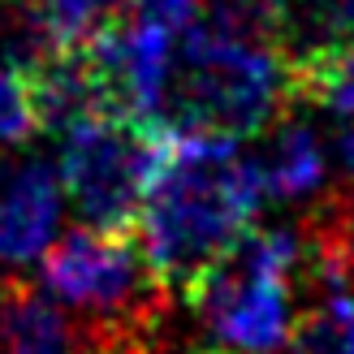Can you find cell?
<instances>
[{
	"label": "cell",
	"mask_w": 354,
	"mask_h": 354,
	"mask_svg": "<svg viewBox=\"0 0 354 354\" xmlns=\"http://www.w3.org/2000/svg\"><path fill=\"white\" fill-rule=\"evenodd\" d=\"M268 199L255 156L238 143L169 126L165 165L138 216V246L160 290L186 294L246 229Z\"/></svg>",
	"instance_id": "1"
},
{
	"label": "cell",
	"mask_w": 354,
	"mask_h": 354,
	"mask_svg": "<svg viewBox=\"0 0 354 354\" xmlns=\"http://www.w3.org/2000/svg\"><path fill=\"white\" fill-rule=\"evenodd\" d=\"M286 100V61L268 44L225 39L194 22L173 52L160 121L173 130L246 143L272 130Z\"/></svg>",
	"instance_id": "2"
},
{
	"label": "cell",
	"mask_w": 354,
	"mask_h": 354,
	"mask_svg": "<svg viewBox=\"0 0 354 354\" xmlns=\"http://www.w3.org/2000/svg\"><path fill=\"white\" fill-rule=\"evenodd\" d=\"M303 242L286 229H246L182 294L229 354H277L294 337V272Z\"/></svg>",
	"instance_id": "3"
},
{
	"label": "cell",
	"mask_w": 354,
	"mask_h": 354,
	"mask_svg": "<svg viewBox=\"0 0 354 354\" xmlns=\"http://www.w3.org/2000/svg\"><path fill=\"white\" fill-rule=\"evenodd\" d=\"M39 290L86 315V328L109 350H147V328L165 307L138 234L82 225L39 255Z\"/></svg>",
	"instance_id": "4"
},
{
	"label": "cell",
	"mask_w": 354,
	"mask_h": 354,
	"mask_svg": "<svg viewBox=\"0 0 354 354\" xmlns=\"http://www.w3.org/2000/svg\"><path fill=\"white\" fill-rule=\"evenodd\" d=\"M169 121L160 117H91L61 134V190L82 225L138 234L147 190L165 165Z\"/></svg>",
	"instance_id": "5"
},
{
	"label": "cell",
	"mask_w": 354,
	"mask_h": 354,
	"mask_svg": "<svg viewBox=\"0 0 354 354\" xmlns=\"http://www.w3.org/2000/svg\"><path fill=\"white\" fill-rule=\"evenodd\" d=\"M61 177L48 160H0V263H30L57 242Z\"/></svg>",
	"instance_id": "6"
},
{
	"label": "cell",
	"mask_w": 354,
	"mask_h": 354,
	"mask_svg": "<svg viewBox=\"0 0 354 354\" xmlns=\"http://www.w3.org/2000/svg\"><path fill=\"white\" fill-rule=\"evenodd\" d=\"M286 100L337 121L354 117V35L286 61Z\"/></svg>",
	"instance_id": "7"
},
{
	"label": "cell",
	"mask_w": 354,
	"mask_h": 354,
	"mask_svg": "<svg viewBox=\"0 0 354 354\" xmlns=\"http://www.w3.org/2000/svg\"><path fill=\"white\" fill-rule=\"evenodd\" d=\"M263 190L277 199H303L324 182V147L303 121H286L268 134L263 151L255 156Z\"/></svg>",
	"instance_id": "8"
},
{
	"label": "cell",
	"mask_w": 354,
	"mask_h": 354,
	"mask_svg": "<svg viewBox=\"0 0 354 354\" xmlns=\"http://www.w3.org/2000/svg\"><path fill=\"white\" fill-rule=\"evenodd\" d=\"M272 5V48L281 61L342 44L354 35V0H268Z\"/></svg>",
	"instance_id": "9"
},
{
	"label": "cell",
	"mask_w": 354,
	"mask_h": 354,
	"mask_svg": "<svg viewBox=\"0 0 354 354\" xmlns=\"http://www.w3.org/2000/svg\"><path fill=\"white\" fill-rule=\"evenodd\" d=\"M30 5L57 52L82 48L100 26H109L121 13V0H30Z\"/></svg>",
	"instance_id": "10"
},
{
	"label": "cell",
	"mask_w": 354,
	"mask_h": 354,
	"mask_svg": "<svg viewBox=\"0 0 354 354\" xmlns=\"http://www.w3.org/2000/svg\"><path fill=\"white\" fill-rule=\"evenodd\" d=\"M39 134L30 74L9 61H0V147H22Z\"/></svg>",
	"instance_id": "11"
},
{
	"label": "cell",
	"mask_w": 354,
	"mask_h": 354,
	"mask_svg": "<svg viewBox=\"0 0 354 354\" xmlns=\"http://www.w3.org/2000/svg\"><path fill=\"white\" fill-rule=\"evenodd\" d=\"M333 147H337V160H342L346 177H354V117L337 126V143H333Z\"/></svg>",
	"instance_id": "12"
},
{
	"label": "cell",
	"mask_w": 354,
	"mask_h": 354,
	"mask_svg": "<svg viewBox=\"0 0 354 354\" xmlns=\"http://www.w3.org/2000/svg\"><path fill=\"white\" fill-rule=\"evenodd\" d=\"M324 354H354V328H350V333H342V337L333 342V346H328Z\"/></svg>",
	"instance_id": "13"
},
{
	"label": "cell",
	"mask_w": 354,
	"mask_h": 354,
	"mask_svg": "<svg viewBox=\"0 0 354 354\" xmlns=\"http://www.w3.org/2000/svg\"><path fill=\"white\" fill-rule=\"evenodd\" d=\"M194 354H229V350H221V346H212V350H194Z\"/></svg>",
	"instance_id": "14"
}]
</instances>
